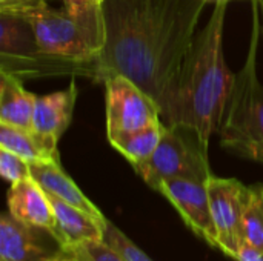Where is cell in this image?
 Returning a JSON list of instances; mask_svg holds the SVG:
<instances>
[{
	"instance_id": "cell-1",
	"label": "cell",
	"mask_w": 263,
	"mask_h": 261,
	"mask_svg": "<svg viewBox=\"0 0 263 261\" xmlns=\"http://www.w3.org/2000/svg\"><path fill=\"white\" fill-rule=\"evenodd\" d=\"M208 0H103L106 42L94 62V80H133L168 120L180 69Z\"/></svg>"
},
{
	"instance_id": "cell-2",
	"label": "cell",
	"mask_w": 263,
	"mask_h": 261,
	"mask_svg": "<svg viewBox=\"0 0 263 261\" xmlns=\"http://www.w3.org/2000/svg\"><path fill=\"white\" fill-rule=\"evenodd\" d=\"M227 8L228 0H217L210 20L197 32L183 60L173 109L165 122L168 126H183L196 132L206 152L234 78L223 54Z\"/></svg>"
},
{
	"instance_id": "cell-3",
	"label": "cell",
	"mask_w": 263,
	"mask_h": 261,
	"mask_svg": "<svg viewBox=\"0 0 263 261\" xmlns=\"http://www.w3.org/2000/svg\"><path fill=\"white\" fill-rule=\"evenodd\" d=\"M262 34L259 0H254L248 55L242 69L234 74L217 132L223 148L263 165V85L257 75V46Z\"/></svg>"
},
{
	"instance_id": "cell-4",
	"label": "cell",
	"mask_w": 263,
	"mask_h": 261,
	"mask_svg": "<svg viewBox=\"0 0 263 261\" xmlns=\"http://www.w3.org/2000/svg\"><path fill=\"white\" fill-rule=\"evenodd\" d=\"M17 15L32 28L40 48L55 57L94 63L106 42L105 18H86L59 11L45 3L26 8Z\"/></svg>"
},
{
	"instance_id": "cell-5",
	"label": "cell",
	"mask_w": 263,
	"mask_h": 261,
	"mask_svg": "<svg viewBox=\"0 0 263 261\" xmlns=\"http://www.w3.org/2000/svg\"><path fill=\"white\" fill-rule=\"evenodd\" d=\"M0 55L2 71L17 78L83 75L94 78V63H83L46 54L31 25L17 14L0 12Z\"/></svg>"
},
{
	"instance_id": "cell-6",
	"label": "cell",
	"mask_w": 263,
	"mask_h": 261,
	"mask_svg": "<svg viewBox=\"0 0 263 261\" xmlns=\"http://www.w3.org/2000/svg\"><path fill=\"white\" fill-rule=\"evenodd\" d=\"M208 152L196 132L183 126H168L153 155L134 166L136 172L154 191L168 178H194L208 182L213 175Z\"/></svg>"
},
{
	"instance_id": "cell-7",
	"label": "cell",
	"mask_w": 263,
	"mask_h": 261,
	"mask_svg": "<svg viewBox=\"0 0 263 261\" xmlns=\"http://www.w3.org/2000/svg\"><path fill=\"white\" fill-rule=\"evenodd\" d=\"M106 135L136 131L162 120L156 100L123 75H112L105 82Z\"/></svg>"
},
{
	"instance_id": "cell-8",
	"label": "cell",
	"mask_w": 263,
	"mask_h": 261,
	"mask_svg": "<svg viewBox=\"0 0 263 261\" xmlns=\"http://www.w3.org/2000/svg\"><path fill=\"white\" fill-rule=\"evenodd\" d=\"M206 186L219 249L227 257L236 260L242 245V214L248 188L236 178H220L214 175L208 178Z\"/></svg>"
},
{
	"instance_id": "cell-9",
	"label": "cell",
	"mask_w": 263,
	"mask_h": 261,
	"mask_svg": "<svg viewBox=\"0 0 263 261\" xmlns=\"http://www.w3.org/2000/svg\"><path fill=\"white\" fill-rule=\"evenodd\" d=\"M157 192L170 200L182 220L197 237L206 242L211 248L219 249L206 182L182 177L168 178L162 182Z\"/></svg>"
},
{
	"instance_id": "cell-10",
	"label": "cell",
	"mask_w": 263,
	"mask_h": 261,
	"mask_svg": "<svg viewBox=\"0 0 263 261\" xmlns=\"http://www.w3.org/2000/svg\"><path fill=\"white\" fill-rule=\"evenodd\" d=\"M52 232L25 225L9 212L0 218V261H48L62 255Z\"/></svg>"
},
{
	"instance_id": "cell-11",
	"label": "cell",
	"mask_w": 263,
	"mask_h": 261,
	"mask_svg": "<svg viewBox=\"0 0 263 261\" xmlns=\"http://www.w3.org/2000/svg\"><path fill=\"white\" fill-rule=\"evenodd\" d=\"M6 202L8 212L15 220L29 226L46 229L54 235L55 215L52 206L46 192L32 177L12 183L8 191Z\"/></svg>"
},
{
	"instance_id": "cell-12",
	"label": "cell",
	"mask_w": 263,
	"mask_h": 261,
	"mask_svg": "<svg viewBox=\"0 0 263 261\" xmlns=\"http://www.w3.org/2000/svg\"><path fill=\"white\" fill-rule=\"evenodd\" d=\"M46 195L55 215L54 237L62 245V249L103 240V232L108 222L102 223L88 212L74 208L48 192Z\"/></svg>"
},
{
	"instance_id": "cell-13",
	"label": "cell",
	"mask_w": 263,
	"mask_h": 261,
	"mask_svg": "<svg viewBox=\"0 0 263 261\" xmlns=\"http://www.w3.org/2000/svg\"><path fill=\"white\" fill-rule=\"evenodd\" d=\"M77 98V88L74 80L65 91L52 92L48 95H37L32 117V131L54 143L71 123Z\"/></svg>"
},
{
	"instance_id": "cell-14",
	"label": "cell",
	"mask_w": 263,
	"mask_h": 261,
	"mask_svg": "<svg viewBox=\"0 0 263 261\" xmlns=\"http://www.w3.org/2000/svg\"><path fill=\"white\" fill-rule=\"evenodd\" d=\"M31 177L40 185V188L63 200L65 203L79 208L94 218L100 220L102 223H106L108 220L100 212V209L79 189V186L63 172L60 163L55 162H42V163H29Z\"/></svg>"
},
{
	"instance_id": "cell-15",
	"label": "cell",
	"mask_w": 263,
	"mask_h": 261,
	"mask_svg": "<svg viewBox=\"0 0 263 261\" xmlns=\"http://www.w3.org/2000/svg\"><path fill=\"white\" fill-rule=\"evenodd\" d=\"M34 94L28 92L22 80L9 72H0V123L32 131L35 106Z\"/></svg>"
},
{
	"instance_id": "cell-16",
	"label": "cell",
	"mask_w": 263,
	"mask_h": 261,
	"mask_svg": "<svg viewBox=\"0 0 263 261\" xmlns=\"http://www.w3.org/2000/svg\"><path fill=\"white\" fill-rule=\"evenodd\" d=\"M0 148L22 157L28 163H60L57 143L35 134L34 131H26L3 123H0Z\"/></svg>"
},
{
	"instance_id": "cell-17",
	"label": "cell",
	"mask_w": 263,
	"mask_h": 261,
	"mask_svg": "<svg viewBox=\"0 0 263 261\" xmlns=\"http://www.w3.org/2000/svg\"><path fill=\"white\" fill-rule=\"evenodd\" d=\"M165 129H166V125L163 123V120H160L142 129L108 134V142L134 168L146 162L153 155V152L156 151V148L159 146L163 137Z\"/></svg>"
},
{
	"instance_id": "cell-18",
	"label": "cell",
	"mask_w": 263,
	"mask_h": 261,
	"mask_svg": "<svg viewBox=\"0 0 263 261\" xmlns=\"http://www.w3.org/2000/svg\"><path fill=\"white\" fill-rule=\"evenodd\" d=\"M242 242L263 252V197L259 188H248L242 214Z\"/></svg>"
},
{
	"instance_id": "cell-19",
	"label": "cell",
	"mask_w": 263,
	"mask_h": 261,
	"mask_svg": "<svg viewBox=\"0 0 263 261\" xmlns=\"http://www.w3.org/2000/svg\"><path fill=\"white\" fill-rule=\"evenodd\" d=\"M60 257L69 261H126L103 240L65 248Z\"/></svg>"
},
{
	"instance_id": "cell-20",
	"label": "cell",
	"mask_w": 263,
	"mask_h": 261,
	"mask_svg": "<svg viewBox=\"0 0 263 261\" xmlns=\"http://www.w3.org/2000/svg\"><path fill=\"white\" fill-rule=\"evenodd\" d=\"M103 242L108 243L112 249H116L126 261H153L142 249H139L119 228H116L109 222H108L105 232H103Z\"/></svg>"
},
{
	"instance_id": "cell-21",
	"label": "cell",
	"mask_w": 263,
	"mask_h": 261,
	"mask_svg": "<svg viewBox=\"0 0 263 261\" xmlns=\"http://www.w3.org/2000/svg\"><path fill=\"white\" fill-rule=\"evenodd\" d=\"M0 174L11 185L22 182L31 177L29 163L23 160L22 157L0 148Z\"/></svg>"
},
{
	"instance_id": "cell-22",
	"label": "cell",
	"mask_w": 263,
	"mask_h": 261,
	"mask_svg": "<svg viewBox=\"0 0 263 261\" xmlns=\"http://www.w3.org/2000/svg\"><path fill=\"white\" fill-rule=\"evenodd\" d=\"M65 9L77 17H103V0H63Z\"/></svg>"
},
{
	"instance_id": "cell-23",
	"label": "cell",
	"mask_w": 263,
	"mask_h": 261,
	"mask_svg": "<svg viewBox=\"0 0 263 261\" xmlns=\"http://www.w3.org/2000/svg\"><path fill=\"white\" fill-rule=\"evenodd\" d=\"M46 0H0V12H9L17 14L26 8L37 6L40 3H45Z\"/></svg>"
},
{
	"instance_id": "cell-24",
	"label": "cell",
	"mask_w": 263,
	"mask_h": 261,
	"mask_svg": "<svg viewBox=\"0 0 263 261\" xmlns=\"http://www.w3.org/2000/svg\"><path fill=\"white\" fill-rule=\"evenodd\" d=\"M236 261H263V252H260L259 249H256L254 246L242 242Z\"/></svg>"
},
{
	"instance_id": "cell-25",
	"label": "cell",
	"mask_w": 263,
	"mask_h": 261,
	"mask_svg": "<svg viewBox=\"0 0 263 261\" xmlns=\"http://www.w3.org/2000/svg\"><path fill=\"white\" fill-rule=\"evenodd\" d=\"M259 8H260V18H262V32H263V0H259Z\"/></svg>"
},
{
	"instance_id": "cell-26",
	"label": "cell",
	"mask_w": 263,
	"mask_h": 261,
	"mask_svg": "<svg viewBox=\"0 0 263 261\" xmlns=\"http://www.w3.org/2000/svg\"><path fill=\"white\" fill-rule=\"evenodd\" d=\"M48 261H69V260L63 258V257H57V258H52V260H48Z\"/></svg>"
},
{
	"instance_id": "cell-27",
	"label": "cell",
	"mask_w": 263,
	"mask_h": 261,
	"mask_svg": "<svg viewBox=\"0 0 263 261\" xmlns=\"http://www.w3.org/2000/svg\"><path fill=\"white\" fill-rule=\"evenodd\" d=\"M259 189H260V194H262V197H263V186H260Z\"/></svg>"
}]
</instances>
